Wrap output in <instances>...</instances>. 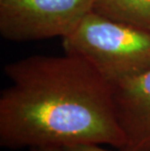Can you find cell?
<instances>
[{
	"instance_id": "1",
	"label": "cell",
	"mask_w": 150,
	"mask_h": 151,
	"mask_svg": "<svg viewBox=\"0 0 150 151\" xmlns=\"http://www.w3.org/2000/svg\"><path fill=\"white\" fill-rule=\"evenodd\" d=\"M0 145L17 150L107 144L122 150L112 84L75 55L30 56L4 66Z\"/></svg>"
},
{
	"instance_id": "2",
	"label": "cell",
	"mask_w": 150,
	"mask_h": 151,
	"mask_svg": "<svg viewBox=\"0 0 150 151\" xmlns=\"http://www.w3.org/2000/svg\"><path fill=\"white\" fill-rule=\"evenodd\" d=\"M65 52L84 59L111 84L150 69V31L93 10L62 38Z\"/></svg>"
},
{
	"instance_id": "3",
	"label": "cell",
	"mask_w": 150,
	"mask_h": 151,
	"mask_svg": "<svg viewBox=\"0 0 150 151\" xmlns=\"http://www.w3.org/2000/svg\"><path fill=\"white\" fill-rule=\"evenodd\" d=\"M94 5L95 0H0V34L14 42L63 38Z\"/></svg>"
},
{
	"instance_id": "4",
	"label": "cell",
	"mask_w": 150,
	"mask_h": 151,
	"mask_svg": "<svg viewBox=\"0 0 150 151\" xmlns=\"http://www.w3.org/2000/svg\"><path fill=\"white\" fill-rule=\"evenodd\" d=\"M117 121L126 137L122 150L150 149V69L112 84Z\"/></svg>"
},
{
	"instance_id": "5",
	"label": "cell",
	"mask_w": 150,
	"mask_h": 151,
	"mask_svg": "<svg viewBox=\"0 0 150 151\" xmlns=\"http://www.w3.org/2000/svg\"><path fill=\"white\" fill-rule=\"evenodd\" d=\"M94 11L150 31V0H95Z\"/></svg>"
},
{
	"instance_id": "6",
	"label": "cell",
	"mask_w": 150,
	"mask_h": 151,
	"mask_svg": "<svg viewBox=\"0 0 150 151\" xmlns=\"http://www.w3.org/2000/svg\"><path fill=\"white\" fill-rule=\"evenodd\" d=\"M65 151H129V150H108L103 149L98 145H94V144H76V145H70L62 147ZM141 151H150L148 150H141Z\"/></svg>"
},
{
	"instance_id": "7",
	"label": "cell",
	"mask_w": 150,
	"mask_h": 151,
	"mask_svg": "<svg viewBox=\"0 0 150 151\" xmlns=\"http://www.w3.org/2000/svg\"><path fill=\"white\" fill-rule=\"evenodd\" d=\"M29 151H65L62 147H33Z\"/></svg>"
}]
</instances>
